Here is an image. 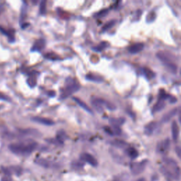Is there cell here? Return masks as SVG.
I'll return each mask as SVG.
<instances>
[{
  "label": "cell",
  "mask_w": 181,
  "mask_h": 181,
  "mask_svg": "<svg viewBox=\"0 0 181 181\" xmlns=\"http://www.w3.org/2000/svg\"><path fill=\"white\" fill-rule=\"evenodd\" d=\"M161 171L169 180L178 181L180 178V170L177 162L171 158H164V165L161 167Z\"/></svg>",
  "instance_id": "1"
},
{
  "label": "cell",
  "mask_w": 181,
  "mask_h": 181,
  "mask_svg": "<svg viewBox=\"0 0 181 181\" xmlns=\"http://www.w3.org/2000/svg\"><path fill=\"white\" fill-rule=\"evenodd\" d=\"M38 147V143L31 139H28L17 143H13L9 146L11 152L17 155L28 156L32 153Z\"/></svg>",
  "instance_id": "2"
},
{
  "label": "cell",
  "mask_w": 181,
  "mask_h": 181,
  "mask_svg": "<svg viewBox=\"0 0 181 181\" xmlns=\"http://www.w3.org/2000/svg\"><path fill=\"white\" fill-rule=\"evenodd\" d=\"M79 85L77 83L75 82V81L72 80V82H68V84L65 86L64 89L62 90L60 94V98L61 99H65L67 98V97H69L77 91L79 89Z\"/></svg>",
  "instance_id": "3"
},
{
  "label": "cell",
  "mask_w": 181,
  "mask_h": 181,
  "mask_svg": "<svg viewBox=\"0 0 181 181\" xmlns=\"http://www.w3.org/2000/svg\"><path fill=\"white\" fill-rule=\"evenodd\" d=\"M158 59L161 61L164 65L170 63H175L176 64V57L173 54L166 51H159L157 53Z\"/></svg>",
  "instance_id": "4"
},
{
  "label": "cell",
  "mask_w": 181,
  "mask_h": 181,
  "mask_svg": "<svg viewBox=\"0 0 181 181\" xmlns=\"http://www.w3.org/2000/svg\"><path fill=\"white\" fill-rule=\"evenodd\" d=\"M148 163L147 160H144L139 162L132 163L130 166V170L132 173L134 175H137L141 174L146 168V166Z\"/></svg>",
  "instance_id": "5"
},
{
  "label": "cell",
  "mask_w": 181,
  "mask_h": 181,
  "mask_svg": "<svg viewBox=\"0 0 181 181\" xmlns=\"http://www.w3.org/2000/svg\"><path fill=\"white\" fill-rule=\"evenodd\" d=\"M35 163L39 166L46 168H55L57 169L60 168V165L57 163H55L48 159H45L42 158H38L35 160Z\"/></svg>",
  "instance_id": "6"
},
{
  "label": "cell",
  "mask_w": 181,
  "mask_h": 181,
  "mask_svg": "<svg viewBox=\"0 0 181 181\" xmlns=\"http://www.w3.org/2000/svg\"><path fill=\"white\" fill-rule=\"evenodd\" d=\"M170 145H171V143H170V139L168 138L162 140L157 144V152L160 154H165L168 151Z\"/></svg>",
  "instance_id": "7"
},
{
  "label": "cell",
  "mask_w": 181,
  "mask_h": 181,
  "mask_svg": "<svg viewBox=\"0 0 181 181\" xmlns=\"http://www.w3.org/2000/svg\"><path fill=\"white\" fill-rule=\"evenodd\" d=\"M80 159L82 161L88 163V164L91 165V166L94 167L98 166V161H97V160L95 158L94 156H92L89 153H81L80 155Z\"/></svg>",
  "instance_id": "8"
},
{
  "label": "cell",
  "mask_w": 181,
  "mask_h": 181,
  "mask_svg": "<svg viewBox=\"0 0 181 181\" xmlns=\"http://www.w3.org/2000/svg\"><path fill=\"white\" fill-rule=\"evenodd\" d=\"M158 126L159 125L157 122H151L144 127V133L148 136L152 135L158 130Z\"/></svg>",
  "instance_id": "9"
},
{
  "label": "cell",
  "mask_w": 181,
  "mask_h": 181,
  "mask_svg": "<svg viewBox=\"0 0 181 181\" xmlns=\"http://www.w3.org/2000/svg\"><path fill=\"white\" fill-rule=\"evenodd\" d=\"M33 121L35 122V123L44 124V125L47 126H51L54 125V121L52 120H50L48 118H45V117H32Z\"/></svg>",
  "instance_id": "10"
},
{
  "label": "cell",
  "mask_w": 181,
  "mask_h": 181,
  "mask_svg": "<svg viewBox=\"0 0 181 181\" xmlns=\"http://www.w3.org/2000/svg\"><path fill=\"white\" fill-rule=\"evenodd\" d=\"M178 110H179V108H173V109H172L171 110H170V111L167 113L166 114H165L161 118L162 123H168V122L177 114Z\"/></svg>",
  "instance_id": "11"
},
{
  "label": "cell",
  "mask_w": 181,
  "mask_h": 181,
  "mask_svg": "<svg viewBox=\"0 0 181 181\" xmlns=\"http://www.w3.org/2000/svg\"><path fill=\"white\" fill-rule=\"evenodd\" d=\"M171 132H172V138L174 142H177L179 137V126L177 123V122L174 120L171 124Z\"/></svg>",
  "instance_id": "12"
},
{
  "label": "cell",
  "mask_w": 181,
  "mask_h": 181,
  "mask_svg": "<svg viewBox=\"0 0 181 181\" xmlns=\"http://www.w3.org/2000/svg\"><path fill=\"white\" fill-rule=\"evenodd\" d=\"M67 138V135L66 133H65V131L60 130L57 133L56 135V138L55 139H52L53 142H55V144H62L63 142L65 139Z\"/></svg>",
  "instance_id": "13"
},
{
  "label": "cell",
  "mask_w": 181,
  "mask_h": 181,
  "mask_svg": "<svg viewBox=\"0 0 181 181\" xmlns=\"http://www.w3.org/2000/svg\"><path fill=\"white\" fill-rule=\"evenodd\" d=\"M96 101H98L102 106H103V107H105L110 110H116V106H115L113 103H112L111 102L104 100V99L100 98H96Z\"/></svg>",
  "instance_id": "14"
},
{
  "label": "cell",
  "mask_w": 181,
  "mask_h": 181,
  "mask_svg": "<svg viewBox=\"0 0 181 181\" xmlns=\"http://www.w3.org/2000/svg\"><path fill=\"white\" fill-rule=\"evenodd\" d=\"M144 49V43L142 42H137L134 45H131L128 48V51L131 54H136L141 52Z\"/></svg>",
  "instance_id": "15"
},
{
  "label": "cell",
  "mask_w": 181,
  "mask_h": 181,
  "mask_svg": "<svg viewBox=\"0 0 181 181\" xmlns=\"http://www.w3.org/2000/svg\"><path fill=\"white\" fill-rule=\"evenodd\" d=\"M45 46V41L43 39L37 40L34 42L31 51H41L42 50L44 49Z\"/></svg>",
  "instance_id": "16"
},
{
  "label": "cell",
  "mask_w": 181,
  "mask_h": 181,
  "mask_svg": "<svg viewBox=\"0 0 181 181\" xmlns=\"http://www.w3.org/2000/svg\"><path fill=\"white\" fill-rule=\"evenodd\" d=\"M166 106V102H165L164 100L163 99H160L158 98V101L157 102V103L155 104L154 106L153 107L152 109V113H155L158 111H161Z\"/></svg>",
  "instance_id": "17"
},
{
  "label": "cell",
  "mask_w": 181,
  "mask_h": 181,
  "mask_svg": "<svg viewBox=\"0 0 181 181\" xmlns=\"http://www.w3.org/2000/svg\"><path fill=\"white\" fill-rule=\"evenodd\" d=\"M72 99H73V100L74 101V102H75V103L77 104V105H79V106H80L81 108H82L83 110H85L86 111L90 113V114H93L92 110L90 109V108L87 105V104L84 103V102L81 101V99L76 98V97H73Z\"/></svg>",
  "instance_id": "18"
},
{
  "label": "cell",
  "mask_w": 181,
  "mask_h": 181,
  "mask_svg": "<svg viewBox=\"0 0 181 181\" xmlns=\"http://www.w3.org/2000/svg\"><path fill=\"white\" fill-rule=\"evenodd\" d=\"M86 79L87 80L94 81V82L96 83H101L103 81V78L100 75H97V74H94L92 73H89L86 75Z\"/></svg>",
  "instance_id": "19"
},
{
  "label": "cell",
  "mask_w": 181,
  "mask_h": 181,
  "mask_svg": "<svg viewBox=\"0 0 181 181\" xmlns=\"http://www.w3.org/2000/svg\"><path fill=\"white\" fill-rule=\"evenodd\" d=\"M125 152L127 153V155L131 159H135V158H137L138 157V156H139V153H138L137 150L135 149L134 147H127V148L125 149Z\"/></svg>",
  "instance_id": "20"
},
{
  "label": "cell",
  "mask_w": 181,
  "mask_h": 181,
  "mask_svg": "<svg viewBox=\"0 0 181 181\" xmlns=\"http://www.w3.org/2000/svg\"><path fill=\"white\" fill-rule=\"evenodd\" d=\"M124 122H125V120L123 118V117H120V118H111L110 120V123L111 124V126L118 127H120V126L124 124Z\"/></svg>",
  "instance_id": "21"
},
{
  "label": "cell",
  "mask_w": 181,
  "mask_h": 181,
  "mask_svg": "<svg viewBox=\"0 0 181 181\" xmlns=\"http://www.w3.org/2000/svg\"><path fill=\"white\" fill-rule=\"evenodd\" d=\"M111 144L113 146L120 149H126L127 147H129L128 144L126 143L125 142L122 141V140H115V141H113V142H111Z\"/></svg>",
  "instance_id": "22"
},
{
  "label": "cell",
  "mask_w": 181,
  "mask_h": 181,
  "mask_svg": "<svg viewBox=\"0 0 181 181\" xmlns=\"http://www.w3.org/2000/svg\"><path fill=\"white\" fill-rule=\"evenodd\" d=\"M0 31H2V33H4V35H7L9 39V41L10 42H13L14 41V32H13V31L11 30V31H6L5 29L2 28L1 26H0Z\"/></svg>",
  "instance_id": "23"
},
{
  "label": "cell",
  "mask_w": 181,
  "mask_h": 181,
  "mask_svg": "<svg viewBox=\"0 0 181 181\" xmlns=\"http://www.w3.org/2000/svg\"><path fill=\"white\" fill-rule=\"evenodd\" d=\"M90 102H91L93 107L96 110V111H98L99 113H102L103 112V107L96 101V98H93Z\"/></svg>",
  "instance_id": "24"
},
{
  "label": "cell",
  "mask_w": 181,
  "mask_h": 181,
  "mask_svg": "<svg viewBox=\"0 0 181 181\" xmlns=\"http://www.w3.org/2000/svg\"><path fill=\"white\" fill-rule=\"evenodd\" d=\"M157 19V13L154 11H151L146 16V21L147 23H151L155 21Z\"/></svg>",
  "instance_id": "25"
},
{
  "label": "cell",
  "mask_w": 181,
  "mask_h": 181,
  "mask_svg": "<svg viewBox=\"0 0 181 181\" xmlns=\"http://www.w3.org/2000/svg\"><path fill=\"white\" fill-rule=\"evenodd\" d=\"M143 72H144V74L148 79H151L155 76L154 72H153L152 70L149 69V68H144L143 69Z\"/></svg>",
  "instance_id": "26"
},
{
  "label": "cell",
  "mask_w": 181,
  "mask_h": 181,
  "mask_svg": "<svg viewBox=\"0 0 181 181\" xmlns=\"http://www.w3.org/2000/svg\"><path fill=\"white\" fill-rule=\"evenodd\" d=\"M26 11H27V4H26V2H24V4H23L22 7H21V16H20V21L21 22L24 21L25 17H26Z\"/></svg>",
  "instance_id": "27"
},
{
  "label": "cell",
  "mask_w": 181,
  "mask_h": 181,
  "mask_svg": "<svg viewBox=\"0 0 181 181\" xmlns=\"http://www.w3.org/2000/svg\"><path fill=\"white\" fill-rule=\"evenodd\" d=\"M108 47V42H101L98 45H97L96 47H94L93 50L97 52H101L104 49H105Z\"/></svg>",
  "instance_id": "28"
},
{
  "label": "cell",
  "mask_w": 181,
  "mask_h": 181,
  "mask_svg": "<svg viewBox=\"0 0 181 181\" xmlns=\"http://www.w3.org/2000/svg\"><path fill=\"white\" fill-rule=\"evenodd\" d=\"M45 58L47 59V60H59V56L55 54V53H46L45 54Z\"/></svg>",
  "instance_id": "29"
},
{
  "label": "cell",
  "mask_w": 181,
  "mask_h": 181,
  "mask_svg": "<svg viewBox=\"0 0 181 181\" xmlns=\"http://www.w3.org/2000/svg\"><path fill=\"white\" fill-rule=\"evenodd\" d=\"M115 22H116L115 20H112V21L108 22L107 24H105V25H104L103 28H102V31H106L109 30V29L111 28L115 24Z\"/></svg>",
  "instance_id": "30"
},
{
  "label": "cell",
  "mask_w": 181,
  "mask_h": 181,
  "mask_svg": "<svg viewBox=\"0 0 181 181\" xmlns=\"http://www.w3.org/2000/svg\"><path fill=\"white\" fill-rule=\"evenodd\" d=\"M108 13V9H103L101 10L100 11H98V13L95 14V17L96 18H103L105 17L106 15Z\"/></svg>",
  "instance_id": "31"
},
{
  "label": "cell",
  "mask_w": 181,
  "mask_h": 181,
  "mask_svg": "<svg viewBox=\"0 0 181 181\" xmlns=\"http://www.w3.org/2000/svg\"><path fill=\"white\" fill-rule=\"evenodd\" d=\"M46 1H42L40 4V8H39V11L40 14H45L46 13Z\"/></svg>",
  "instance_id": "32"
},
{
  "label": "cell",
  "mask_w": 181,
  "mask_h": 181,
  "mask_svg": "<svg viewBox=\"0 0 181 181\" xmlns=\"http://www.w3.org/2000/svg\"><path fill=\"white\" fill-rule=\"evenodd\" d=\"M28 84L31 87H34L36 84V77L35 76H31L28 79L27 81Z\"/></svg>",
  "instance_id": "33"
},
{
  "label": "cell",
  "mask_w": 181,
  "mask_h": 181,
  "mask_svg": "<svg viewBox=\"0 0 181 181\" xmlns=\"http://www.w3.org/2000/svg\"><path fill=\"white\" fill-rule=\"evenodd\" d=\"M11 180H12V179H11V175H4V177L2 178V180H1V181H11Z\"/></svg>",
  "instance_id": "34"
},
{
  "label": "cell",
  "mask_w": 181,
  "mask_h": 181,
  "mask_svg": "<svg viewBox=\"0 0 181 181\" xmlns=\"http://www.w3.org/2000/svg\"><path fill=\"white\" fill-rule=\"evenodd\" d=\"M175 151L176 152H177V153H178V157L179 158H180V148L179 146H177L175 148Z\"/></svg>",
  "instance_id": "35"
},
{
  "label": "cell",
  "mask_w": 181,
  "mask_h": 181,
  "mask_svg": "<svg viewBox=\"0 0 181 181\" xmlns=\"http://www.w3.org/2000/svg\"><path fill=\"white\" fill-rule=\"evenodd\" d=\"M0 99H3V100H7V98H6V97L4 96V95H2L1 94H0Z\"/></svg>",
  "instance_id": "36"
},
{
  "label": "cell",
  "mask_w": 181,
  "mask_h": 181,
  "mask_svg": "<svg viewBox=\"0 0 181 181\" xmlns=\"http://www.w3.org/2000/svg\"><path fill=\"white\" fill-rule=\"evenodd\" d=\"M49 95H50V96H53L52 97H53L55 95V93L54 92V91H52L50 93H49Z\"/></svg>",
  "instance_id": "37"
},
{
  "label": "cell",
  "mask_w": 181,
  "mask_h": 181,
  "mask_svg": "<svg viewBox=\"0 0 181 181\" xmlns=\"http://www.w3.org/2000/svg\"><path fill=\"white\" fill-rule=\"evenodd\" d=\"M136 181H146L145 179H144V178H139V179H138L137 180H136Z\"/></svg>",
  "instance_id": "38"
},
{
  "label": "cell",
  "mask_w": 181,
  "mask_h": 181,
  "mask_svg": "<svg viewBox=\"0 0 181 181\" xmlns=\"http://www.w3.org/2000/svg\"><path fill=\"white\" fill-rule=\"evenodd\" d=\"M114 181H119V180H114Z\"/></svg>",
  "instance_id": "39"
}]
</instances>
